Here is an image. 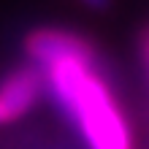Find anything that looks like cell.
Returning <instances> with one entry per match:
<instances>
[{"mask_svg":"<svg viewBox=\"0 0 149 149\" xmlns=\"http://www.w3.org/2000/svg\"><path fill=\"white\" fill-rule=\"evenodd\" d=\"M27 52L87 149H136L130 122L98 68L90 41L68 30L43 27L27 38Z\"/></svg>","mask_w":149,"mask_h":149,"instance_id":"6da1fadb","label":"cell"},{"mask_svg":"<svg viewBox=\"0 0 149 149\" xmlns=\"http://www.w3.org/2000/svg\"><path fill=\"white\" fill-rule=\"evenodd\" d=\"M43 87L41 68H16L0 81V125L24 117L36 106Z\"/></svg>","mask_w":149,"mask_h":149,"instance_id":"7a4b0ae2","label":"cell"},{"mask_svg":"<svg viewBox=\"0 0 149 149\" xmlns=\"http://www.w3.org/2000/svg\"><path fill=\"white\" fill-rule=\"evenodd\" d=\"M141 57H144V68H146V76H149V30L141 36Z\"/></svg>","mask_w":149,"mask_h":149,"instance_id":"3957f363","label":"cell"},{"mask_svg":"<svg viewBox=\"0 0 149 149\" xmlns=\"http://www.w3.org/2000/svg\"><path fill=\"white\" fill-rule=\"evenodd\" d=\"M81 3L90 6V8H95V11H103V8H109L111 0H81Z\"/></svg>","mask_w":149,"mask_h":149,"instance_id":"277c9868","label":"cell"}]
</instances>
